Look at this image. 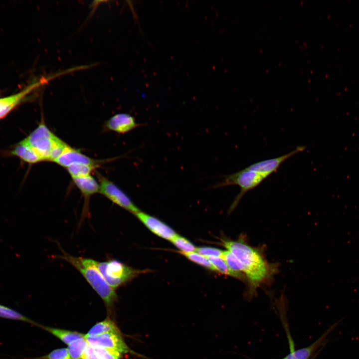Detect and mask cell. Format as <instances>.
I'll use <instances>...</instances> for the list:
<instances>
[{
	"instance_id": "7c38bea8",
	"label": "cell",
	"mask_w": 359,
	"mask_h": 359,
	"mask_svg": "<svg viewBox=\"0 0 359 359\" xmlns=\"http://www.w3.org/2000/svg\"><path fill=\"white\" fill-rule=\"evenodd\" d=\"M141 125L137 123L132 116L126 113L117 114L106 122V128L120 134L128 133Z\"/></svg>"
},
{
	"instance_id": "603a6c76",
	"label": "cell",
	"mask_w": 359,
	"mask_h": 359,
	"mask_svg": "<svg viewBox=\"0 0 359 359\" xmlns=\"http://www.w3.org/2000/svg\"><path fill=\"white\" fill-rule=\"evenodd\" d=\"M190 261L203 266L209 270L214 271V268L208 258L196 252L184 253L179 252Z\"/></svg>"
},
{
	"instance_id": "4fadbf2b",
	"label": "cell",
	"mask_w": 359,
	"mask_h": 359,
	"mask_svg": "<svg viewBox=\"0 0 359 359\" xmlns=\"http://www.w3.org/2000/svg\"><path fill=\"white\" fill-rule=\"evenodd\" d=\"M337 326V323L334 324L315 342L305 348L291 351L282 359H311V357L325 344L329 334Z\"/></svg>"
},
{
	"instance_id": "5bb4252c",
	"label": "cell",
	"mask_w": 359,
	"mask_h": 359,
	"mask_svg": "<svg viewBox=\"0 0 359 359\" xmlns=\"http://www.w3.org/2000/svg\"><path fill=\"white\" fill-rule=\"evenodd\" d=\"M11 153L29 164H35L43 161L25 139L17 144Z\"/></svg>"
},
{
	"instance_id": "cb8c5ba5",
	"label": "cell",
	"mask_w": 359,
	"mask_h": 359,
	"mask_svg": "<svg viewBox=\"0 0 359 359\" xmlns=\"http://www.w3.org/2000/svg\"><path fill=\"white\" fill-rule=\"evenodd\" d=\"M222 258L224 260L230 270L237 273L243 274L242 268L240 262L237 258L229 251L225 250L223 251Z\"/></svg>"
},
{
	"instance_id": "5b68a950",
	"label": "cell",
	"mask_w": 359,
	"mask_h": 359,
	"mask_svg": "<svg viewBox=\"0 0 359 359\" xmlns=\"http://www.w3.org/2000/svg\"><path fill=\"white\" fill-rule=\"evenodd\" d=\"M265 179L261 174L245 168L232 174L224 176V180L214 184L212 187L219 188L230 185H237L240 187V192L229 208V211L231 212L247 192L257 186Z\"/></svg>"
},
{
	"instance_id": "2e32d148",
	"label": "cell",
	"mask_w": 359,
	"mask_h": 359,
	"mask_svg": "<svg viewBox=\"0 0 359 359\" xmlns=\"http://www.w3.org/2000/svg\"><path fill=\"white\" fill-rule=\"evenodd\" d=\"M39 327L50 333L63 343L68 345L73 341L84 338L85 335L76 331L40 325Z\"/></svg>"
},
{
	"instance_id": "83f0119b",
	"label": "cell",
	"mask_w": 359,
	"mask_h": 359,
	"mask_svg": "<svg viewBox=\"0 0 359 359\" xmlns=\"http://www.w3.org/2000/svg\"><path fill=\"white\" fill-rule=\"evenodd\" d=\"M83 359H100L95 353L94 348L89 345L87 347Z\"/></svg>"
},
{
	"instance_id": "9c48e42d",
	"label": "cell",
	"mask_w": 359,
	"mask_h": 359,
	"mask_svg": "<svg viewBox=\"0 0 359 359\" xmlns=\"http://www.w3.org/2000/svg\"><path fill=\"white\" fill-rule=\"evenodd\" d=\"M306 146H300L291 152L280 157L270 159L254 163L245 168L246 169L256 172L265 178L275 173L286 160L291 157L304 151Z\"/></svg>"
},
{
	"instance_id": "d6986e66",
	"label": "cell",
	"mask_w": 359,
	"mask_h": 359,
	"mask_svg": "<svg viewBox=\"0 0 359 359\" xmlns=\"http://www.w3.org/2000/svg\"><path fill=\"white\" fill-rule=\"evenodd\" d=\"M0 318L8 320L22 321L39 326V324L23 314L9 307L0 304Z\"/></svg>"
},
{
	"instance_id": "ac0fdd59",
	"label": "cell",
	"mask_w": 359,
	"mask_h": 359,
	"mask_svg": "<svg viewBox=\"0 0 359 359\" xmlns=\"http://www.w3.org/2000/svg\"><path fill=\"white\" fill-rule=\"evenodd\" d=\"M207 258L213 267L215 271L240 280L245 278L243 274L237 273L230 270L221 257H208Z\"/></svg>"
},
{
	"instance_id": "3957f363",
	"label": "cell",
	"mask_w": 359,
	"mask_h": 359,
	"mask_svg": "<svg viewBox=\"0 0 359 359\" xmlns=\"http://www.w3.org/2000/svg\"><path fill=\"white\" fill-rule=\"evenodd\" d=\"M25 140L43 161L53 162L63 153L67 144L54 135L43 122Z\"/></svg>"
},
{
	"instance_id": "7402d4cb",
	"label": "cell",
	"mask_w": 359,
	"mask_h": 359,
	"mask_svg": "<svg viewBox=\"0 0 359 359\" xmlns=\"http://www.w3.org/2000/svg\"><path fill=\"white\" fill-rule=\"evenodd\" d=\"M171 241L180 250V252H195L196 247L188 240L179 235L175 236Z\"/></svg>"
},
{
	"instance_id": "9a60e30c",
	"label": "cell",
	"mask_w": 359,
	"mask_h": 359,
	"mask_svg": "<svg viewBox=\"0 0 359 359\" xmlns=\"http://www.w3.org/2000/svg\"><path fill=\"white\" fill-rule=\"evenodd\" d=\"M72 179L87 200L90 196L99 192V184L91 175Z\"/></svg>"
},
{
	"instance_id": "6da1fadb",
	"label": "cell",
	"mask_w": 359,
	"mask_h": 359,
	"mask_svg": "<svg viewBox=\"0 0 359 359\" xmlns=\"http://www.w3.org/2000/svg\"><path fill=\"white\" fill-rule=\"evenodd\" d=\"M222 244L240 262L242 273L248 282V296L251 298L257 289L271 277L272 268L257 249L243 239L222 240Z\"/></svg>"
},
{
	"instance_id": "52a82bcc",
	"label": "cell",
	"mask_w": 359,
	"mask_h": 359,
	"mask_svg": "<svg viewBox=\"0 0 359 359\" xmlns=\"http://www.w3.org/2000/svg\"><path fill=\"white\" fill-rule=\"evenodd\" d=\"M84 338L88 344L93 348L112 349L122 354L130 352L121 333L109 332L94 337L85 335Z\"/></svg>"
},
{
	"instance_id": "ffe728a7",
	"label": "cell",
	"mask_w": 359,
	"mask_h": 359,
	"mask_svg": "<svg viewBox=\"0 0 359 359\" xmlns=\"http://www.w3.org/2000/svg\"><path fill=\"white\" fill-rule=\"evenodd\" d=\"M88 345L84 337L75 340L69 344L67 349L71 359H83Z\"/></svg>"
},
{
	"instance_id": "4316f807",
	"label": "cell",
	"mask_w": 359,
	"mask_h": 359,
	"mask_svg": "<svg viewBox=\"0 0 359 359\" xmlns=\"http://www.w3.org/2000/svg\"><path fill=\"white\" fill-rule=\"evenodd\" d=\"M223 251L219 249L208 247H196L195 250V252L206 257H218L222 258Z\"/></svg>"
},
{
	"instance_id": "7a4b0ae2",
	"label": "cell",
	"mask_w": 359,
	"mask_h": 359,
	"mask_svg": "<svg viewBox=\"0 0 359 359\" xmlns=\"http://www.w3.org/2000/svg\"><path fill=\"white\" fill-rule=\"evenodd\" d=\"M59 258L73 266L84 277L93 290L100 296L109 313L112 312L118 300L116 291L106 282L98 269L95 260L71 255L61 249Z\"/></svg>"
},
{
	"instance_id": "484cf974",
	"label": "cell",
	"mask_w": 359,
	"mask_h": 359,
	"mask_svg": "<svg viewBox=\"0 0 359 359\" xmlns=\"http://www.w3.org/2000/svg\"><path fill=\"white\" fill-rule=\"evenodd\" d=\"M93 348L95 353L100 359H121L122 354L116 350L100 348Z\"/></svg>"
},
{
	"instance_id": "ba28073f",
	"label": "cell",
	"mask_w": 359,
	"mask_h": 359,
	"mask_svg": "<svg viewBox=\"0 0 359 359\" xmlns=\"http://www.w3.org/2000/svg\"><path fill=\"white\" fill-rule=\"evenodd\" d=\"M59 75L58 74V76ZM56 76H58V75L55 74L50 77L35 81L17 93L0 98V119L6 116L17 105L23 101L31 92L44 83H46L48 80L54 78Z\"/></svg>"
},
{
	"instance_id": "44dd1931",
	"label": "cell",
	"mask_w": 359,
	"mask_h": 359,
	"mask_svg": "<svg viewBox=\"0 0 359 359\" xmlns=\"http://www.w3.org/2000/svg\"><path fill=\"white\" fill-rule=\"evenodd\" d=\"M97 167L90 165L76 164L70 165L66 168L72 178L74 179L91 175V173Z\"/></svg>"
},
{
	"instance_id": "30bf717a",
	"label": "cell",
	"mask_w": 359,
	"mask_h": 359,
	"mask_svg": "<svg viewBox=\"0 0 359 359\" xmlns=\"http://www.w3.org/2000/svg\"><path fill=\"white\" fill-rule=\"evenodd\" d=\"M134 215L150 230L162 238L171 241L178 235L170 227L155 217L140 210Z\"/></svg>"
},
{
	"instance_id": "277c9868",
	"label": "cell",
	"mask_w": 359,
	"mask_h": 359,
	"mask_svg": "<svg viewBox=\"0 0 359 359\" xmlns=\"http://www.w3.org/2000/svg\"><path fill=\"white\" fill-rule=\"evenodd\" d=\"M95 264L106 282L115 290L143 272L115 259L102 262L95 260Z\"/></svg>"
},
{
	"instance_id": "e0dca14e",
	"label": "cell",
	"mask_w": 359,
	"mask_h": 359,
	"mask_svg": "<svg viewBox=\"0 0 359 359\" xmlns=\"http://www.w3.org/2000/svg\"><path fill=\"white\" fill-rule=\"evenodd\" d=\"M109 332L121 333L116 323L107 317L102 321L95 324L85 335L88 337H94Z\"/></svg>"
},
{
	"instance_id": "8992f818",
	"label": "cell",
	"mask_w": 359,
	"mask_h": 359,
	"mask_svg": "<svg viewBox=\"0 0 359 359\" xmlns=\"http://www.w3.org/2000/svg\"><path fill=\"white\" fill-rule=\"evenodd\" d=\"M97 176L99 180V192L113 203L134 214L140 211L130 197L113 182L99 174Z\"/></svg>"
},
{
	"instance_id": "8fae6325",
	"label": "cell",
	"mask_w": 359,
	"mask_h": 359,
	"mask_svg": "<svg viewBox=\"0 0 359 359\" xmlns=\"http://www.w3.org/2000/svg\"><path fill=\"white\" fill-rule=\"evenodd\" d=\"M54 162L65 168L76 164H83L98 166L99 161L93 159L82 154L81 152L70 147H66L61 155Z\"/></svg>"
},
{
	"instance_id": "d4e9b609",
	"label": "cell",
	"mask_w": 359,
	"mask_h": 359,
	"mask_svg": "<svg viewBox=\"0 0 359 359\" xmlns=\"http://www.w3.org/2000/svg\"><path fill=\"white\" fill-rule=\"evenodd\" d=\"M24 359H71L67 348L55 349L40 357Z\"/></svg>"
}]
</instances>
